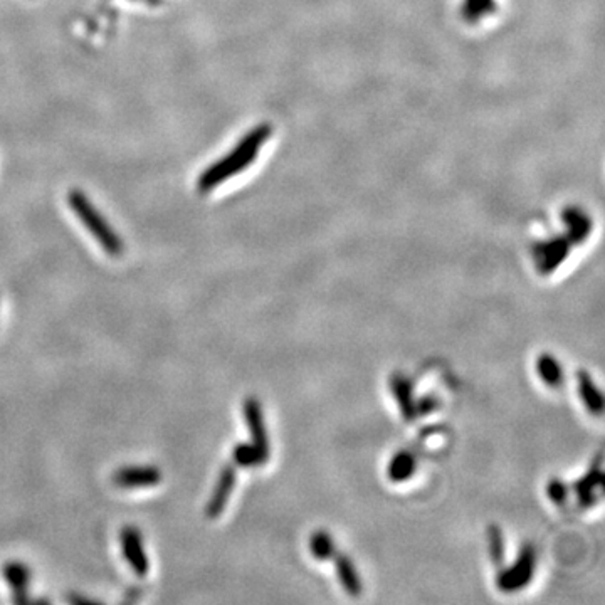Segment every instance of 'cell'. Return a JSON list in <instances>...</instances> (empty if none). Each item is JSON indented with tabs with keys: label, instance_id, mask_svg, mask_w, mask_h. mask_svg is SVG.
<instances>
[{
	"label": "cell",
	"instance_id": "cell-12",
	"mask_svg": "<svg viewBox=\"0 0 605 605\" xmlns=\"http://www.w3.org/2000/svg\"><path fill=\"white\" fill-rule=\"evenodd\" d=\"M576 382H578V390H580V395H582V401L585 403V407L595 416L602 414V410H604V397H602V394L597 389V385L592 380L589 372H585V370L576 372Z\"/></svg>",
	"mask_w": 605,
	"mask_h": 605
},
{
	"label": "cell",
	"instance_id": "cell-1",
	"mask_svg": "<svg viewBox=\"0 0 605 605\" xmlns=\"http://www.w3.org/2000/svg\"><path fill=\"white\" fill-rule=\"evenodd\" d=\"M271 127L262 123L247 131L244 137L234 145L231 152H228L224 157L211 163L197 178V190L199 194H211L224 182L234 178L237 173L244 172L249 169L254 160L258 159L261 148L271 138Z\"/></svg>",
	"mask_w": 605,
	"mask_h": 605
},
{
	"label": "cell",
	"instance_id": "cell-15",
	"mask_svg": "<svg viewBox=\"0 0 605 605\" xmlns=\"http://www.w3.org/2000/svg\"><path fill=\"white\" fill-rule=\"evenodd\" d=\"M536 370L540 374V378L547 384L548 387H559L563 382L562 367L553 355L543 353L536 361Z\"/></svg>",
	"mask_w": 605,
	"mask_h": 605
},
{
	"label": "cell",
	"instance_id": "cell-11",
	"mask_svg": "<svg viewBox=\"0 0 605 605\" xmlns=\"http://www.w3.org/2000/svg\"><path fill=\"white\" fill-rule=\"evenodd\" d=\"M390 385H392L394 397L399 403V409H401L403 419L407 422H412L414 419L418 418V412H416V401H414V395H412L410 380L403 375H394Z\"/></svg>",
	"mask_w": 605,
	"mask_h": 605
},
{
	"label": "cell",
	"instance_id": "cell-4",
	"mask_svg": "<svg viewBox=\"0 0 605 605\" xmlns=\"http://www.w3.org/2000/svg\"><path fill=\"white\" fill-rule=\"evenodd\" d=\"M570 239L567 236H559L543 243L534 245V256L542 274L553 273L563 261L567 260L570 251Z\"/></svg>",
	"mask_w": 605,
	"mask_h": 605
},
{
	"label": "cell",
	"instance_id": "cell-9",
	"mask_svg": "<svg viewBox=\"0 0 605 605\" xmlns=\"http://www.w3.org/2000/svg\"><path fill=\"white\" fill-rule=\"evenodd\" d=\"M234 485H236V469L231 464L224 466L222 471H220V476H219V481H217L216 488H214V493L207 503V517L209 518H217L220 517V513L224 511L226 504L229 501V496H231L232 490H234Z\"/></svg>",
	"mask_w": 605,
	"mask_h": 605
},
{
	"label": "cell",
	"instance_id": "cell-22",
	"mask_svg": "<svg viewBox=\"0 0 605 605\" xmlns=\"http://www.w3.org/2000/svg\"><path fill=\"white\" fill-rule=\"evenodd\" d=\"M70 602H72V604H85V602L93 604V602H96V601H93V599H85V597H81V595H70Z\"/></svg>",
	"mask_w": 605,
	"mask_h": 605
},
{
	"label": "cell",
	"instance_id": "cell-21",
	"mask_svg": "<svg viewBox=\"0 0 605 605\" xmlns=\"http://www.w3.org/2000/svg\"><path fill=\"white\" fill-rule=\"evenodd\" d=\"M439 405H441L439 399H435L434 395H424L416 402V412L418 416H429L439 409Z\"/></svg>",
	"mask_w": 605,
	"mask_h": 605
},
{
	"label": "cell",
	"instance_id": "cell-13",
	"mask_svg": "<svg viewBox=\"0 0 605 605\" xmlns=\"http://www.w3.org/2000/svg\"><path fill=\"white\" fill-rule=\"evenodd\" d=\"M416 456L409 451H399L387 466V476L394 483H403L416 473Z\"/></svg>",
	"mask_w": 605,
	"mask_h": 605
},
{
	"label": "cell",
	"instance_id": "cell-5",
	"mask_svg": "<svg viewBox=\"0 0 605 605\" xmlns=\"http://www.w3.org/2000/svg\"><path fill=\"white\" fill-rule=\"evenodd\" d=\"M163 479V475L157 466H127L116 469L113 483L118 488H148L155 486Z\"/></svg>",
	"mask_w": 605,
	"mask_h": 605
},
{
	"label": "cell",
	"instance_id": "cell-23",
	"mask_svg": "<svg viewBox=\"0 0 605 605\" xmlns=\"http://www.w3.org/2000/svg\"><path fill=\"white\" fill-rule=\"evenodd\" d=\"M144 2H148V4H159V0H144Z\"/></svg>",
	"mask_w": 605,
	"mask_h": 605
},
{
	"label": "cell",
	"instance_id": "cell-10",
	"mask_svg": "<svg viewBox=\"0 0 605 605\" xmlns=\"http://www.w3.org/2000/svg\"><path fill=\"white\" fill-rule=\"evenodd\" d=\"M602 483H604V475H602V469H601V456H599L595 464L589 469V473L584 476L582 479L576 481V485H574L578 503L582 504L584 508H591L597 503L599 496L595 494V490L601 488Z\"/></svg>",
	"mask_w": 605,
	"mask_h": 605
},
{
	"label": "cell",
	"instance_id": "cell-18",
	"mask_svg": "<svg viewBox=\"0 0 605 605\" xmlns=\"http://www.w3.org/2000/svg\"><path fill=\"white\" fill-rule=\"evenodd\" d=\"M488 542H490V557L496 567L503 565L504 560V540L501 528L498 525H491L488 530Z\"/></svg>",
	"mask_w": 605,
	"mask_h": 605
},
{
	"label": "cell",
	"instance_id": "cell-6",
	"mask_svg": "<svg viewBox=\"0 0 605 605\" xmlns=\"http://www.w3.org/2000/svg\"><path fill=\"white\" fill-rule=\"evenodd\" d=\"M244 416L249 433H251V439H253V446L258 449L261 458L264 461H268L269 458V439H268V433H266V426H264V416H262V409L258 399L249 397L245 399L244 402Z\"/></svg>",
	"mask_w": 605,
	"mask_h": 605
},
{
	"label": "cell",
	"instance_id": "cell-14",
	"mask_svg": "<svg viewBox=\"0 0 605 605\" xmlns=\"http://www.w3.org/2000/svg\"><path fill=\"white\" fill-rule=\"evenodd\" d=\"M335 567H336L338 578H340V582H342L346 593L352 595V597H359L361 592V584L359 574H357V570L353 567V562L348 557H345V555H336Z\"/></svg>",
	"mask_w": 605,
	"mask_h": 605
},
{
	"label": "cell",
	"instance_id": "cell-2",
	"mask_svg": "<svg viewBox=\"0 0 605 605\" xmlns=\"http://www.w3.org/2000/svg\"><path fill=\"white\" fill-rule=\"evenodd\" d=\"M68 203L72 212L85 224L87 232L98 241L104 253L118 258L125 253L123 239L116 234L112 224L103 217L96 205L91 202L87 194L79 188H72L68 194Z\"/></svg>",
	"mask_w": 605,
	"mask_h": 605
},
{
	"label": "cell",
	"instance_id": "cell-7",
	"mask_svg": "<svg viewBox=\"0 0 605 605\" xmlns=\"http://www.w3.org/2000/svg\"><path fill=\"white\" fill-rule=\"evenodd\" d=\"M121 538V548L127 562L130 565L131 570L138 576H145L150 570V562L145 553L144 542L142 535L133 528V526H125L120 534Z\"/></svg>",
	"mask_w": 605,
	"mask_h": 605
},
{
	"label": "cell",
	"instance_id": "cell-19",
	"mask_svg": "<svg viewBox=\"0 0 605 605\" xmlns=\"http://www.w3.org/2000/svg\"><path fill=\"white\" fill-rule=\"evenodd\" d=\"M547 494L548 498H550L553 503L562 506V504L567 503L568 488L565 486V483H563L562 479H559V477H551V479L548 481Z\"/></svg>",
	"mask_w": 605,
	"mask_h": 605
},
{
	"label": "cell",
	"instance_id": "cell-20",
	"mask_svg": "<svg viewBox=\"0 0 605 605\" xmlns=\"http://www.w3.org/2000/svg\"><path fill=\"white\" fill-rule=\"evenodd\" d=\"M494 2L493 0H464V12L469 21H477L481 17V12L485 9V12L490 9Z\"/></svg>",
	"mask_w": 605,
	"mask_h": 605
},
{
	"label": "cell",
	"instance_id": "cell-16",
	"mask_svg": "<svg viewBox=\"0 0 605 605\" xmlns=\"http://www.w3.org/2000/svg\"><path fill=\"white\" fill-rule=\"evenodd\" d=\"M310 548H311V555L317 560H330L335 557V545H333L332 536L323 530L311 536Z\"/></svg>",
	"mask_w": 605,
	"mask_h": 605
},
{
	"label": "cell",
	"instance_id": "cell-8",
	"mask_svg": "<svg viewBox=\"0 0 605 605\" xmlns=\"http://www.w3.org/2000/svg\"><path fill=\"white\" fill-rule=\"evenodd\" d=\"M4 578L12 591L15 604L29 602L30 570L22 562H7L4 565Z\"/></svg>",
	"mask_w": 605,
	"mask_h": 605
},
{
	"label": "cell",
	"instance_id": "cell-3",
	"mask_svg": "<svg viewBox=\"0 0 605 605\" xmlns=\"http://www.w3.org/2000/svg\"><path fill=\"white\" fill-rule=\"evenodd\" d=\"M536 553L534 545H523L517 562L510 568H504L498 576V587L503 592H517L526 587L535 574Z\"/></svg>",
	"mask_w": 605,
	"mask_h": 605
},
{
	"label": "cell",
	"instance_id": "cell-17",
	"mask_svg": "<svg viewBox=\"0 0 605 605\" xmlns=\"http://www.w3.org/2000/svg\"><path fill=\"white\" fill-rule=\"evenodd\" d=\"M232 458H234V462L237 466H243V468L261 466V464L266 462L261 458L258 449L253 446V444H237V446L234 447Z\"/></svg>",
	"mask_w": 605,
	"mask_h": 605
}]
</instances>
